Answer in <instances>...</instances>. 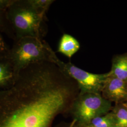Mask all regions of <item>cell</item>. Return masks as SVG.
<instances>
[{
    "mask_svg": "<svg viewBox=\"0 0 127 127\" xmlns=\"http://www.w3.org/2000/svg\"><path fill=\"white\" fill-rule=\"evenodd\" d=\"M79 93L76 82L56 64H31L0 90V127H51Z\"/></svg>",
    "mask_w": 127,
    "mask_h": 127,
    "instance_id": "1",
    "label": "cell"
},
{
    "mask_svg": "<svg viewBox=\"0 0 127 127\" xmlns=\"http://www.w3.org/2000/svg\"><path fill=\"white\" fill-rule=\"evenodd\" d=\"M18 75L21 71L34 64L50 62L56 64L58 57L42 39L23 37L17 39L6 56Z\"/></svg>",
    "mask_w": 127,
    "mask_h": 127,
    "instance_id": "2",
    "label": "cell"
},
{
    "mask_svg": "<svg viewBox=\"0 0 127 127\" xmlns=\"http://www.w3.org/2000/svg\"><path fill=\"white\" fill-rule=\"evenodd\" d=\"M6 11L15 40L27 37L42 39L44 35L46 16L38 13L29 0H14Z\"/></svg>",
    "mask_w": 127,
    "mask_h": 127,
    "instance_id": "3",
    "label": "cell"
},
{
    "mask_svg": "<svg viewBox=\"0 0 127 127\" xmlns=\"http://www.w3.org/2000/svg\"><path fill=\"white\" fill-rule=\"evenodd\" d=\"M112 102L97 93H79L71 107L75 127H83L92 120L109 113L113 108Z\"/></svg>",
    "mask_w": 127,
    "mask_h": 127,
    "instance_id": "4",
    "label": "cell"
},
{
    "mask_svg": "<svg viewBox=\"0 0 127 127\" xmlns=\"http://www.w3.org/2000/svg\"><path fill=\"white\" fill-rule=\"evenodd\" d=\"M56 64L68 76L77 83L80 93H97L101 91L109 72L101 74L89 73L71 62L64 63L58 58Z\"/></svg>",
    "mask_w": 127,
    "mask_h": 127,
    "instance_id": "5",
    "label": "cell"
},
{
    "mask_svg": "<svg viewBox=\"0 0 127 127\" xmlns=\"http://www.w3.org/2000/svg\"><path fill=\"white\" fill-rule=\"evenodd\" d=\"M102 96L115 104L127 102V82L109 75L101 91Z\"/></svg>",
    "mask_w": 127,
    "mask_h": 127,
    "instance_id": "6",
    "label": "cell"
},
{
    "mask_svg": "<svg viewBox=\"0 0 127 127\" xmlns=\"http://www.w3.org/2000/svg\"><path fill=\"white\" fill-rule=\"evenodd\" d=\"M18 75L6 56L0 58V90L12 85Z\"/></svg>",
    "mask_w": 127,
    "mask_h": 127,
    "instance_id": "7",
    "label": "cell"
},
{
    "mask_svg": "<svg viewBox=\"0 0 127 127\" xmlns=\"http://www.w3.org/2000/svg\"><path fill=\"white\" fill-rule=\"evenodd\" d=\"M109 73L111 76L127 82V53L114 57Z\"/></svg>",
    "mask_w": 127,
    "mask_h": 127,
    "instance_id": "8",
    "label": "cell"
},
{
    "mask_svg": "<svg viewBox=\"0 0 127 127\" xmlns=\"http://www.w3.org/2000/svg\"><path fill=\"white\" fill-rule=\"evenodd\" d=\"M80 48L79 42L72 35L64 33L59 41L58 52L71 58Z\"/></svg>",
    "mask_w": 127,
    "mask_h": 127,
    "instance_id": "9",
    "label": "cell"
},
{
    "mask_svg": "<svg viewBox=\"0 0 127 127\" xmlns=\"http://www.w3.org/2000/svg\"><path fill=\"white\" fill-rule=\"evenodd\" d=\"M110 113L115 127H127V108L124 103L115 105Z\"/></svg>",
    "mask_w": 127,
    "mask_h": 127,
    "instance_id": "10",
    "label": "cell"
},
{
    "mask_svg": "<svg viewBox=\"0 0 127 127\" xmlns=\"http://www.w3.org/2000/svg\"><path fill=\"white\" fill-rule=\"evenodd\" d=\"M83 127H115L110 112L104 115L92 120L90 123Z\"/></svg>",
    "mask_w": 127,
    "mask_h": 127,
    "instance_id": "11",
    "label": "cell"
},
{
    "mask_svg": "<svg viewBox=\"0 0 127 127\" xmlns=\"http://www.w3.org/2000/svg\"><path fill=\"white\" fill-rule=\"evenodd\" d=\"M0 32H3L10 38L15 40V36L8 18L7 11L0 9Z\"/></svg>",
    "mask_w": 127,
    "mask_h": 127,
    "instance_id": "12",
    "label": "cell"
},
{
    "mask_svg": "<svg viewBox=\"0 0 127 127\" xmlns=\"http://www.w3.org/2000/svg\"><path fill=\"white\" fill-rule=\"evenodd\" d=\"M54 1L53 0H29L30 4L38 13L45 16L50 5Z\"/></svg>",
    "mask_w": 127,
    "mask_h": 127,
    "instance_id": "13",
    "label": "cell"
},
{
    "mask_svg": "<svg viewBox=\"0 0 127 127\" xmlns=\"http://www.w3.org/2000/svg\"><path fill=\"white\" fill-rule=\"evenodd\" d=\"M9 50V48L0 34V58L5 57Z\"/></svg>",
    "mask_w": 127,
    "mask_h": 127,
    "instance_id": "14",
    "label": "cell"
},
{
    "mask_svg": "<svg viewBox=\"0 0 127 127\" xmlns=\"http://www.w3.org/2000/svg\"><path fill=\"white\" fill-rule=\"evenodd\" d=\"M14 1V0H0V9L7 10Z\"/></svg>",
    "mask_w": 127,
    "mask_h": 127,
    "instance_id": "15",
    "label": "cell"
},
{
    "mask_svg": "<svg viewBox=\"0 0 127 127\" xmlns=\"http://www.w3.org/2000/svg\"><path fill=\"white\" fill-rule=\"evenodd\" d=\"M76 124V121L74 120L72 122V123L70 124V125L68 127H75V124Z\"/></svg>",
    "mask_w": 127,
    "mask_h": 127,
    "instance_id": "16",
    "label": "cell"
},
{
    "mask_svg": "<svg viewBox=\"0 0 127 127\" xmlns=\"http://www.w3.org/2000/svg\"><path fill=\"white\" fill-rule=\"evenodd\" d=\"M124 105L126 106V107L127 108V102H126V103H124Z\"/></svg>",
    "mask_w": 127,
    "mask_h": 127,
    "instance_id": "17",
    "label": "cell"
}]
</instances>
